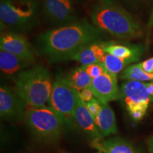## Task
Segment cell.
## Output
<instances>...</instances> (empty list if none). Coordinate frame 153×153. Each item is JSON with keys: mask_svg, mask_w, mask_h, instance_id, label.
Here are the masks:
<instances>
[{"mask_svg": "<svg viewBox=\"0 0 153 153\" xmlns=\"http://www.w3.org/2000/svg\"><path fill=\"white\" fill-rule=\"evenodd\" d=\"M105 33L87 22H74L44 32L39 36L40 51L51 61L70 60L84 47L101 41Z\"/></svg>", "mask_w": 153, "mask_h": 153, "instance_id": "6da1fadb", "label": "cell"}, {"mask_svg": "<svg viewBox=\"0 0 153 153\" xmlns=\"http://www.w3.org/2000/svg\"><path fill=\"white\" fill-rule=\"evenodd\" d=\"M93 25L104 33L120 39H133L143 36L140 23L127 11L112 2L94 7L91 13Z\"/></svg>", "mask_w": 153, "mask_h": 153, "instance_id": "7a4b0ae2", "label": "cell"}, {"mask_svg": "<svg viewBox=\"0 0 153 153\" xmlns=\"http://www.w3.org/2000/svg\"><path fill=\"white\" fill-rule=\"evenodd\" d=\"M16 87L19 96L28 106L40 108L49 101L53 84L48 69L36 65L17 74Z\"/></svg>", "mask_w": 153, "mask_h": 153, "instance_id": "3957f363", "label": "cell"}, {"mask_svg": "<svg viewBox=\"0 0 153 153\" xmlns=\"http://www.w3.org/2000/svg\"><path fill=\"white\" fill-rule=\"evenodd\" d=\"M38 4L33 0H1V24L14 30H27L36 23Z\"/></svg>", "mask_w": 153, "mask_h": 153, "instance_id": "277c9868", "label": "cell"}, {"mask_svg": "<svg viewBox=\"0 0 153 153\" xmlns=\"http://www.w3.org/2000/svg\"><path fill=\"white\" fill-rule=\"evenodd\" d=\"M24 119L32 133L43 142L54 143L60 139L63 123L50 107L30 106Z\"/></svg>", "mask_w": 153, "mask_h": 153, "instance_id": "5b68a950", "label": "cell"}, {"mask_svg": "<svg viewBox=\"0 0 153 153\" xmlns=\"http://www.w3.org/2000/svg\"><path fill=\"white\" fill-rule=\"evenodd\" d=\"M78 91L70 85L66 77L57 76L49 99V107L62 120L63 125L70 126L74 120Z\"/></svg>", "mask_w": 153, "mask_h": 153, "instance_id": "8992f818", "label": "cell"}, {"mask_svg": "<svg viewBox=\"0 0 153 153\" xmlns=\"http://www.w3.org/2000/svg\"><path fill=\"white\" fill-rule=\"evenodd\" d=\"M121 98L130 116L135 120L144 117L151 97L147 91L145 83L137 81H126L120 88Z\"/></svg>", "mask_w": 153, "mask_h": 153, "instance_id": "52a82bcc", "label": "cell"}, {"mask_svg": "<svg viewBox=\"0 0 153 153\" xmlns=\"http://www.w3.org/2000/svg\"><path fill=\"white\" fill-rule=\"evenodd\" d=\"M26 102L16 90L7 86L0 88V115L3 119L19 122L25 118Z\"/></svg>", "mask_w": 153, "mask_h": 153, "instance_id": "ba28073f", "label": "cell"}, {"mask_svg": "<svg viewBox=\"0 0 153 153\" xmlns=\"http://www.w3.org/2000/svg\"><path fill=\"white\" fill-rule=\"evenodd\" d=\"M89 88L95 98L102 104L121 98V92L117 83V75L106 71L99 77L93 79Z\"/></svg>", "mask_w": 153, "mask_h": 153, "instance_id": "9c48e42d", "label": "cell"}, {"mask_svg": "<svg viewBox=\"0 0 153 153\" xmlns=\"http://www.w3.org/2000/svg\"><path fill=\"white\" fill-rule=\"evenodd\" d=\"M43 13L55 24L62 25L74 23V8L72 0H44Z\"/></svg>", "mask_w": 153, "mask_h": 153, "instance_id": "30bf717a", "label": "cell"}, {"mask_svg": "<svg viewBox=\"0 0 153 153\" xmlns=\"http://www.w3.org/2000/svg\"><path fill=\"white\" fill-rule=\"evenodd\" d=\"M0 50L12 53L21 58L33 63V48L24 36L16 33H2L0 37Z\"/></svg>", "mask_w": 153, "mask_h": 153, "instance_id": "8fae6325", "label": "cell"}, {"mask_svg": "<svg viewBox=\"0 0 153 153\" xmlns=\"http://www.w3.org/2000/svg\"><path fill=\"white\" fill-rule=\"evenodd\" d=\"M74 120L80 128L92 137L94 140L102 138V135L96 126L94 118L88 110L85 102L82 101L79 97L77 99V104L74 112Z\"/></svg>", "mask_w": 153, "mask_h": 153, "instance_id": "7c38bea8", "label": "cell"}, {"mask_svg": "<svg viewBox=\"0 0 153 153\" xmlns=\"http://www.w3.org/2000/svg\"><path fill=\"white\" fill-rule=\"evenodd\" d=\"M104 41H98L84 47L75 53L70 60L80 62L82 65L92 63H102L106 53L104 51Z\"/></svg>", "mask_w": 153, "mask_h": 153, "instance_id": "4fadbf2b", "label": "cell"}, {"mask_svg": "<svg viewBox=\"0 0 153 153\" xmlns=\"http://www.w3.org/2000/svg\"><path fill=\"white\" fill-rule=\"evenodd\" d=\"M104 51L108 54L124 59L131 63L138 61L143 53V48L139 45H124L113 42H105Z\"/></svg>", "mask_w": 153, "mask_h": 153, "instance_id": "5bb4252c", "label": "cell"}, {"mask_svg": "<svg viewBox=\"0 0 153 153\" xmlns=\"http://www.w3.org/2000/svg\"><path fill=\"white\" fill-rule=\"evenodd\" d=\"M94 121L99 131L103 136H108L117 133L116 116L108 104H102L101 111L94 118Z\"/></svg>", "mask_w": 153, "mask_h": 153, "instance_id": "9a60e30c", "label": "cell"}, {"mask_svg": "<svg viewBox=\"0 0 153 153\" xmlns=\"http://www.w3.org/2000/svg\"><path fill=\"white\" fill-rule=\"evenodd\" d=\"M94 140L93 146L98 149L99 152L104 153H136L131 143L120 137H111L98 142Z\"/></svg>", "mask_w": 153, "mask_h": 153, "instance_id": "2e32d148", "label": "cell"}, {"mask_svg": "<svg viewBox=\"0 0 153 153\" xmlns=\"http://www.w3.org/2000/svg\"><path fill=\"white\" fill-rule=\"evenodd\" d=\"M32 64L12 53L0 51V68L1 72L8 75H14L22 72L23 69Z\"/></svg>", "mask_w": 153, "mask_h": 153, "instance_id": "e0dca14e", "label": "cell"}, {"mask_svg": "<svg viewBox=\"0 0 153 153\" xmlns=\"http://www.w3.org/2000/svg\"><path fill=\"white\" fill-rule=\"evenodd\" d=\"M66 78L70 85L78 91L90 87L93 80L86 72L83 65L72 70Z\"/></svg>", "mask_w": 153, "mask_h": 153, "instance_id": "ac0fdd59", "label": "cell"}, {"mask_svg": "<svg viewBox=\"0 0 153 153\" xmlns=\"http://www.w3.org/2000/svg\"><path fill=\"white\" fill-rule=\"evenodd\" d=\"M120 77L127 81H152L153 74L146 72L141 68L140 63H137L126 67L120 74Z\"/></svg>", "mask_w": 153, "mask_h": 153, "instance_id": "d6986e66", "label": "cell"}, {"mask_svg": "<svg viewBox=\"0 0 153 153\" xmlns=\"http://www.w3.org/2000/svg\"><path fill=\"white\" fill-rule=\"evenodd\" d=\"M102 63L107 72L116 74V75H117L118 73L123 71L126 65L131 64L129 61L111 54H108V53H106L105 55Z\"/></svg>", "mask_w": 153, "mask_h": 153, "instance_id": "ffe728a7", "label": "cell"}, {"mask_svg": "<svg viewBox=\"0 0 153 153\" xmlns=\"http://www.w3.org/2000/svg\"><path fill=\"white\" fill-rule=\"evenodd\" d=\"M83 67L86 72H87V74L92 79L99 77L106 71L104 65L101 62L92 63V64L87 65H83Z\"/></svg>", "mask_w": 153, "mask_h": 153, "instance_id": "44dd1931", "label": "cell"}, {"mask_svg": "<svg viewBox=\"0 0 153 153\" xmlns=\"http://www.w3.org/2000/svg\"><path fill=\"white\" fill-rule=\"evenodd\" d=\"M85 104L87 107L88 110L89 111V112L92 115L94 118L97 117L99 114L101 110V107H102V103L97 98H95V97L93 99H91L90 101H89V102L85 103Z\"/></svg>", "mask_w": 153, "mask_h": 153, "instance_id": "7402d4cb", "label": "cell"}, {"mask_svg": "<svg viewBox=\"0 0 153 153\" xmlns=\"http://www.w3.org/2000/svg\"><path fill=\"white\" fill-rule=\"evenodd\" d=\"M78 94H79V97L81 99V100L85 103L89 102L91 99L94 98L93 91H91V89L89 87L82 89L81 91H78Z\"/></svg>", "mask_w": 153, "mask_h": 153, "instance_id": "603a6c76", "label": "cell"}, {"mask_svg": "<svg viewBox=\"0 0 153 153\" xmlns=\"http://www.w3.org/2000/svg\"><path fill=\"white\" fill-rule=\"evenodd\" d=\"M140 65L145 72L153 74V57L143 61V62H140Z\"/></svg>", "mask_w": 153, "mask_h": 153, "instance_id": "cb8c5ba5", "label": "cell"}, {"mask_svg": "<svg viewBox=\"0 0 153 153\" xmlns=\"http://www.w3.org/2000/svg\"><path fill=\"white\" fill-rule=\"evenodd\" d=\"M145 85H146L147 91H148L149 95L150 96L151 99L153 98V80L152 82H149V83H145Z\"/></svg>", "mask_w": 153, "mask_h": 153, "instance_id": "d4e9b609", "label": "cell"}, {"mask_svg": "<svg viewBox=\"0 0 153 153\" xmlns=\"http://www.w3.org/2000/svg\"><path fill=\"white\" fill-rule=\"evenodd\" d=\"M148 147L150 153H153V137H150L148 140Z\"/></svg>", "mask_w": 153, "mask_h": 153, "instance_id": "484cf974", "label": "cell"}, {"mask_svg": "<svg viewBox=\"0 0 153 153\" xmlns=\"http://www.w3.org/2000/svg\"><path fill=\"white\" fill-rule=\"evenodd\" d=\"M125 2H126L128 4L134 6V5H136L137 4H139L140 2L142 0H123Z\"/></svg>", "mask_w": 153, "mask_h": 153, "instance_id": "4316f807", "label": "cell"}, {"mask_svg": "<svg viewBox=\"0 0 153 153\" xmlns=\"http://www.w3.org/2000/svg\"><path fill=\"white\" fill-rule=\"evenodd\" d=\"M153 25V8H152V14H151L150 16V19L149 21V26H152Z\"/></svg>", "mask_w": 153, "mask_h": 153, "instance_id": "83f0119b", "label": "cell"}, {"mask_svg": "<svg viewBox=\"0 0 153 153\" xmlns=\"http://www.w3.org/2000/svg\"><path fill=\"white\" fill-rule=\"evenodd\" d=\"M104 1H106V2H112L111 0H104Z\"/></svg>", "mask_w": 153, "mask_h": 153, "instance_id": "f1b7e54d", "label": "cell"}, {"mask_svg": "<svg viewBox=\"0 0 153 153\" xmlns=\"http://www.w3.org/2000/svg\"><path fill=\"white\" fill-rule=\"evenodd\" d=\"M97 153H102V152H97Z\"/></svg>", "mask_w": 153, "mask_h": 153, "instance_id": "f546056e", "label": "cell"}]
</instances>
